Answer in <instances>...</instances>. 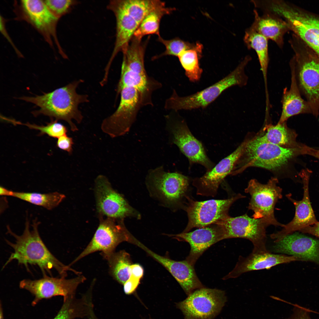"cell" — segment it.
Masks as SVG:
<instances>
[{
    "instance_id": "26",
    "label": "cell",
    "mask_w": 319,
    "mask_h": 319,
    "mask_svg": "<svg viewBox=\"0 0 319 319\" xmlns=\"http://www.w3.org/2000/svg\"><path fill=\"white\" fill-rule=\"evenodd\" d=\"M253 13L254 20L250 27L268 40L274 41L280 48H282L284 36L290 30L286 22L272 13L263 12L260 15L255 9Z\"/></svg>"
},
{
    "instance_id": "6",
    "label": "cell",
    "mask_w": 319,
    "mask_h": 319,
    "mask_svg": "<svg viewBox=\"0 0 319 319\" xmlns=\"http://www.w3.org/2000/svg\"><path fill=\"white\" fill-rule=\"evenodd\" d=\"M272 11L319 57V14L282 0L274 3Z\"/></svg>"
},
{
    "instance_id": "9",
    "label": "cell",
    "mask_w": 319,
    "mask_h": 319,
    "mask_svg": "<svg viewBox=\"0 0 319 319\" xmlns=\"http://www.w3.org/2000/svg\"><path fill=\"white\" fill-rule=\"evenodd\" d=\"M276 177H272L266 184L255 179L250 180L245 192L250 196L248 208L254 212L253 218L262 219L268 225L283 227L284 224L278 222L274 214L275 205L282 198V189L278 185Z\"/></svg>"
},
{
    "instance_id": "35",
    "label": "cell",
    "mask_w": 319,
    "mask_h": 319,
    "mask_svg": "<svg viewBox=\"0 0 319 319\" xmlns=\"http://www.w3.org/2000/svg\"><path fill=\"white\" fill-rule=\"evenodd\" d=\"M12 196L36 205L51 210L58 206L65 198L58 192L42 193L12 191Z\"/></svg>"
},
{
    "instance_id": "42",
    "label": "cell",
    "mask_w": 319,
    "mask_h": 319,
    "mask_svg": "<svg viewBox=\"0 0 319 319\" xmlns=\"http://www.w3.org/2000/svg\"><path fill=\"white\" fill-rule=\"evenodd\" d=\"M6 19L1 15L0 17V30L3 36L11 45L17 56L20 57H23V55L14 44L12 40L7 32L6 29L5 23Z\"/></svg>"
},
{
    "instance_id": "30",
    "label": "cell",
    "mask_w": 319,
    "mask_h": 319,
    "mask_svg": "<svg viewBox=\"0 0 319 319\" xmlns=\"http://www.w3.org/2000/svg\"><path fill=\"white\" fill-rule=\"evenodd\" d=\"M286 121L275 125L269 124L264 128L265 132L261 135L265 140L285 148H295L299 145L296 141L297 134L288 128Z\"/></svg>"
},
{
    "instance_id": "2",
    "label": "cell",
    "mask_w": 319,
    "mask_h": 319,
    "mask_svg": "<svg viewBox=\"0 0 319 319\" xmlns=\"http://www.w3.org/2000/svg\"><path fill=\"white\" fill-rule=\"evenodd\" d=\"M83 81L81 79L75 81L42 95L23 97L19 99L32 103L40 108L33 112L35 115L42 114L54 117L57 121L64 120L68 123L71 131L76 132L79 129L73 120L80 124L83 119L79 105L89 101L87 95L79 94L77 92V87Z\"/></svg>"
},
{
    "instance_id": "28",
    "label": "cell",
    "mask_w": 319,
    "mask_h": 319,
    "mask_svg": "<svg viewBox=\"0 0 319 319\" xmlns=\"http://www.w3.org/2000/svg\"><path fill=\"white\" fill-rule=\"evenodd\" d=\"M243 40L248 48L254 49L257 54L264 80L266 94H268L267 74L269 61L268 39L250 27L245 31Z\"/></svg>"
},
{
    "instance_id": "41",
    "label": "cell",
    "mask_w": 319,
    "mask_h": 319,
    "mask_svg": "<svg viewBox=\"0 0 319 319\" xmlns=\"http://www.w3.org/2000/svg\"><path fill=\"white\" fill-rule=\"evenodd\" d=\"M140 279L131 275L123 285V290L125 294L130 295L134 292L140 281Z\"/></svg>"
},
{
    "instance_id": "5",
    "label": "cell",
    "mask_w": 319,
    "mask_h": 319,
    "mask_svg": "<svg viewBox=\"0 0 319 319\" xmlns=\"http://www.w3.org/2000/svg\"><path fill=\"white\" fill-rule=\"evenodd\" d=\"M297 154L298 148H283L266 141L261 135L256 136L249 139L231 174L241 173L250 167L279 171Z\"/></svg>"
},
{
    "instance_id": "7",
    "label": "cell",
    "mask_w": 319,
    "mask_h": 319,
    "mask_svg": "<svg viewBox=\"0 0 319 319\" xmlns=\"http://www.w3.org/2000/svg\"><path fill=\"white\" fill-rule=\"evenodd\" d=\"M15 19L26 21L43 37L51 47L54 50L56 46L58 52L64 58L67 56L59 43L57 27L59 19L49 10L43 0L15 1L14 4Z\"/></svg>"
},
{
    "instance_id": "8",
    "label": "cell",
    "mask_w": 319,
    "mask_h": 319,
    "mask_svg": "<svg viewBox=\"0 0 319 319\" xmlns=\"http://www.w3.org/2000/svg\"><path fill=\"white\" fill-rule=\"evenodd\" d=\"M99 217V226L90 241L70 266L96 252L101 251V255L108 254L115 251L117 246L122 242H132L134 237L125 227L123 219L101 216Z\"/></svg>"
},
{
    "instance_id": "19",
    "label": "cell",
    "mask_w": 319,
    "mask_h": 319,
    "mask_svg": "<svg viewBox=\"0 0 319 319\" xmlns=\"http://www.w3.org/2000/svg\"><path fill=\"white\" fill-rule=\"evenodd\" d=\"M310 172L303 170L300 173L303 184V196L301 200L297 201L292 198L290 194L286 195L287 197L294 204L295 208V216L288 223L284 224L281 230L271 234L270 237L277 242L286 236L300 231L308 226L312 225L317 221L310 202L309 193Z\"/></svg>"
},
{
    "instance_id": "14",
    "label": "cell",
    "mask_w": 319,
    "mask_h": 319,
    "mask_svg": "<svg viewBox=\"0 0 319 319\" xmlns=\"http://www.w3.org/2000/svg\"><path fill=\"white\" fill-rule=\"evenodd\" d=\"M217 224L222 225L225 239L239 238L249 240L253 244L252 252H267L266 228L269 226L262 219H255L246 214L240 216H229ZM215 223V224H216Z\"/></svg>"
},
{
    "instance_id": "43",
    "label": "cell",
    "mask_w": 319,
    "mask_h": 319,
    "mask_svg": "<svg viewBox=\"0 0 319 319\" xmlns=\"http://www.w3.org/2000/svg\"><path fill=\"white\" fill-rule=\"evenodd\" d=\"M293 312L290 317L285 319H311L307 310L302 307L295 305Z\"/></svg>"
},
{
    "instance_id": "20",
    "label": "cell",
    "mask_w": 319,
    "mask_h": 319,
    "mask_svg": "<svg viewBox=\"0 0 319 319\" xmlns=\"http://www.w3.org/2000/svg\"><path fill=\"white\" fill-rule=\"evenodd\" d=\"M169 235L179 241L189 243L191 250L185 260L193 266L210 247L225 239L224 230L222 225L218 224H213L191 232H183Z\"/></svg>"
},
{
    "instance_id": "16",
    "label": "cell",
    "mask_w": 319,
    "mask_h": 319,
    "mask_svg": "<svg viewBox=\"0 0 319 319\" xmlns=\"http://www.w3.org/2000/svg\"><path fill=\"white\" fill-rule=\"evenodd\" d=\"M95 194L99 216L117 219L127 217L140 219V215L120 194L112 187L108 178L102 175L95 180Z\"/></svg>"
},
{
    "instance_id": "29",
    "label": "cell",
    "mask_w": 319,
    "mask_h": 319,
    "mask_svg": "<svg viewBox=\"0 0 319 319\" xmlns=\"http://www.w3.org/2000/svg\"><path fill=\"white\" fill-rule=\"evenodd\" d=\"M150 38L149 36L144 41L134 37L123 51L122 64L129 71L137 74L147 75L144 66V55L147 45Z\"/></svg>"
},
{
    "instance_id": "10",
    "label": "cell",
    "mask_w": 319,
    "mask_h": 319,
    "mask_svg": "<svg viewBox=\"0 0 319 319\" xmlns=\"http://www.w3.org/2000/svg\"><path fill=\"white\" fill-rule=\"evenodd\" d=\"M121 95L119 106L110 115L102 121V131L111 138L123 136L130 131L142 106L138 91L129 87H123L117 95Z\"/></svg>"
},
{
    "instance_id": "1",
    "label": "cell",
    "mask_w": 319,
    "mask_h": 319,
    "mask_svg": "<svg viewBox=\"0 0 319 319\" xmlns=\"http://www.w3.org/2000/svg\"><path fill=\"white\" fill-rule=\"evenodd\" d=\"M39 222L33 221L32 230L30 229L29 220L27 219L24 230L20 235L13 232L9 226L7 233L15 238L14 243L6 240V243L13 249L3 267L4 268L13 260H17L19 265H24L28 271L29 265L38 266L45 276L48 273L51 276V270L55 269L60 277H66L67 271H71L79 275L81 273L64 264L49 251L41 238L38 230Z\"/></svg>"
},
{
    "instance_id": "23",
    "label": "cell",
    "mask_w": 319,
    "mask_h": 319,
    "mask_svg": "<svg viewBox=\"0 0 319 319\" xmlns=\"http://www.w3.org/2000/svg\"><path fill=\"white\" fill-rule=\"evenodd\" d=\"M301 261L293 256L274 254L267 252H252L248 256H240L234 268L223 278L227 279L237 278L242 274L254 270L269 269L275 266L292 261Z\"/></svg>"
},
{
    "instance_id": "47",
    "label": "cell",
    "mask_w": 319,
    "mask_h": 319,
    "mask_svg": "<svg viewBox=\"0 0 319 319\" xmlns=\"http://www.w3.org/2000/svg\"><path fill=\"white\" fill-rule=\"evenodd\" d=\"M12 191L7 189L3 186L0 187V194L2 196H11Z\"/></svg>"
},
{
    "instance_id": "34",
    "label": "cell",
    "mask_w": 319,
    "mask_h": 319,
    "mask_svg": "<svg viewBox=\"0 0 319 319\" xmlns=\"http://www.w3.org/2000/svg\"><path fill=\"white\" fill-rule=\"evenodd\" d=\"M175 8L166 6L154 10L148 14L139 24L135 31L133 37L139 40L144 36L155 34L160 36V26L161 20L165 15L170 14Z\"/></svg>"
},
{
    "instance_id": "22",
    "label": "cell",
    "mask_w": 319,
    "mask_h": 319,
    "mask_svg": "<svg viewBox=\"0 0 319 319\" xmlns=\"http://www.w3.org/2000/svg\"><path fill=\"white\" fill-rule=\"evenodd\" d=\"M275 243L273 249L276 253L319 263L318 240L294 233L286 236Z\"/></svg>"
},
{
    "instance_id": "24",
    "label": "cell",
    "mask_w": 319,
    "mask_h": 319,
    "mask_svg": "<svg viewBox=\"0 0 319 319\" xmlns=\"http://www.w3.org/2000/svg\"><path fill=\"white\" fill-rule=\"evenodd\" d=\"M108 8L114 13L116 21L114 48L105 70L108 72L116 55L120 52L125 50L129 45L139 24L119 5L116 0L111 1Z\"/></svg>"
},
{
    "instance_id": "21",
    "label": "cell",
    "mask_w": 319,
    "mask_h": 319,
    "mask_svg": "<svg viewBox=\"0 0 319 319\" xmlns=\"http://www.w3.org/2000/svg\"><path fill=\"white\" fill-rule=\"evenodd\" d=\"M137 246L163 265L178 282L188 295L195 290L204 287L195 272L194 266L186 261H178L160 256L149 249L140 242Z\"/></svg>"
},
{
    "instance_id": "32",
    "label": "cell",
    "mask_w": 319,
    "mask_h": 319,
    "mask_svg": "<svg viewBox=\"0 0 319 319\" xmlns=\"http://www.w3.org/2000/svg\"><path fill=\"white\" fill-rule=\"evenodd\" d=\"M203 48L202 45L197 43L191 48L183 51L178 56L185 75L192 82L199 81L203 72L199 63Z\"/></svg>"
},
{
    "instance_id": "40",
    "label": "cell",
    "mask_w": 319,
    "mask_h": 319,
    "mask_svg": "<svg viewBox=\"0 0 319 319\" xmlns=\"http://www.w3.org/2000/svg\"><path fill=\"white\" fill-rule=\"evenodd\" d=\"M74 144L72 138L68 136L66 134L58 138L56 146L59 149L67 152L69 154H71L72 153V147Z\"/></svg>"
},
{
    "instance_id": "17",
    "label": "cell",
    "mask_w": 319,
    "mask_h": 319,
    "mask_svg": "<svg viewBox=\"0 0 319 319\" xmlns=\"http://www.w3.org/2000/svg\"><path fill=\"white\" fill-rule=\"evenodd\" d=\"M166 121L170 142L176 145L191 163L201 165L208 170L211 169L212 164L201 143L193 136L185 122L175 120L170 115L166 116Z\"/></svg>"
},
{
    "instance_id": "11",
    "label": "cell",
    "mask_w": 319,
    "mask_h": 319,
    "mask_svg": "<svg viewBox=\"0 0 319 319\" xmlns=\"http://www.w3.org/2000/svg\"><path fill=\"white\" fill-rule=\"evenodd\" d=\"M227 301L224 291L204 287L196 289L184 300L177 303L185 319H213Z\"/></svg>"
},
{
    "instance_id": "25",
    "label": "cell",
    "mask_w": 319,
    "mask_h": 319,
    "mask_svg": "<svg viewBox=\"0 0 319 319\" xmlns=\"http://www.w3.org/2000/svg\"><path fill=\"white\" fill-rule=\"evenodd\" d=\"M291 74L290 88H284L281 98L282 110L278 123L286 122L290 117L301 114H312L310 106L302 97L296 79L293 64L289 62Z\"/></svg>"
},
{
    "instance_id": "4",
    "label": "cell",
    "mask_w": 319,
    "mask_h": 319,
    "mask_svg": "<svg viewBox=\"0 0 319 319\" xmlns=\"http://www.w3.org/2000/svg\"><path fill=\"white\" fill-rule=\"evenodd\" d=\"M252 60L246 56L236 68L227 76L212 85L194 94L186 96H179L173 90L171 95L165 101L164 107L167 110H191L204 108L214 102L224 91L232 87L246 85L248 77L245 69Z\"/></svg>"
},
{
    "instance_id": "3",
    "label": "cell",
    "mask_w": 319,
    "mask_h": 319,
    "mask_svg": "<svg viewBox=\"0 0 319 319\" xmlns=\"http://www.w3.org/2000/svg\"><path fill=\"white\" fill-rule=\"evenodd\" d=\"M294 55L290 60L301 93L309 104L312 114H319V57L301 39L293 34L289 41Z\"/></svg>"
},
{
    "instance_id": "15",
    "label": "cell",
    "mask_w": 319,
    "mask_h": 319,
    "mask_svg": "<svg viewBox=\"0 0 319 319\" xmlns=\"http://www.w3.org/2000/svg\"><path fill=\"white\" fill-rule=\"evenodd\" d=\"M86 280L85 277L81 275L69 279L64 277L45 275L38 279H23L20 281L19 286L33 295L32 305L35 306L43 299L58 296H62L65 299L75 296L78 286Z\"/></svg>"
},
{
    "instance_id": "44",
    "label": "cell",
    "mask_w": 319,
    "mask_h": 319,
    "mask_svg": "<svg viewBox=\"0 0 319 319\" xmlns=\"http://www.w3.org/2000/svg\"><path fill=\"white\" fill-rule=\"evenodd\" d=\"M298 148V154L309 155L319 160V150L303 144L299 145Z\"/></svg>"
},
{
    "instance_id": "46",
    "label": "cell",
    "mask_w": 319,
    "mask_h": 319,
    "mask_svg": "<svg viewBox=\"0 0 319 319\" xmlns=\"http://www.w3.org/2000/svg\"><path fill=\"white\" fill-rule=\"evenodd\" d=\"M299 231L311 234L319 238V222L304 228Z\"/></svg>"
},
{
    "instance_id": "45",
    "label": "cell",
    "mask_w": 319,
    "mask_h": 319,
    "mask_svg": "<svg viewBox=\"0 0 319 319\" xmlns=\"http://www.w3.org/2000/svg\"><path fill=\"white\" fill-rule=\"evenodd\" d=\"M131 275L141 279L144 274V270L140 264H132L130 267Z\"/></svg>"
},
{
    "instance_id": "31",
    "label": "cell",
    "mask_w": 319,
    "mask_h": 319,
    "mask_svg": "<svg viewBox=\"0 0 319 319\" xmlns=\"http://www.w3.org/2000/svg\"><path fill=\"white\" fill-rule=\"evenodd\" d=\"M102 256L107 261L110 275L123 285L131 275L130 267L132 264L130 255L125 250H121Z\"/></svg>"
},
{
    "instance_id": "33",
    "label": "cell",
    "mask_w": 319,
    "mask_h": 319,
    "mask_svg": "<svg viewBox=\"0 0 319 319\" xmlns=\"http://www.w3.org/2000/svg\"><path fill=\"white\" fill-rule=\"evenodd\" d=\"M117 1L139 25L151 12L165 6V2L157 0H120Z\"/></svg>"
},
{
    "instance_id": "39",
    "label": "cell",
    "mask_w": 319,
    "mask_h": 319,
    "mask_svg": "<svg viewBox=\"0 0 319 319\" xmlns=\"http://www.w3.org/2000/svg\"><path fill=\"white\" fill-rule=\"evenodd\" d=\"M43 1L49 10L59 19L68 13L72 7L77 3L76 1L72 0Z\"/></svg>"
},
{
    "instance_id": "36",
    "label": "cell",
    "mask_w": 319,
    "mask_h": 319,
    "mask_svg": "<svg viewBox=\"0 0 319 319\" xmlns=\"http://www.w3.org/2000/svg\"><path fill=\"white\" fill-rule=\"evenodd\" d=\"M63 301L60 309L53 319H74L89 316V305L84 298L71 297L64 299Z\"/></svg>"
},
{
    "instance_id": "38",
    "label": "cell",
    "mask_w": 319,
    "mask_h": 319,
    "mask_svg": "<svg viewBox=\"0 0 319 319\" xmlns=\"http://www.w3.org/2000/svg\"><path fill=\"white\" fill-rule=\"evenodd\" d=\"M157 40L164 45L165 49L161 54L154 57L153 59L166 56L178 57L183 51L191 48L195 44L185 41L178 38L167 40L160 36L158 37Z\"/></svg>"
},
{
    "instance_id": "27",
    "label": "cell",
    "mask_w": 319,
    "mask_h": 319,
    "mask_svg": "<svg viewBox=\"0 0 319 319\" xmlns=\"http://www.w3.org/2000/svg\"><path fill=\"white\" fill-rule=\"evenodd\" d=\"M120 78L117 88V93L123 87L136 89L139 92L142 106L152 105L153 92L161 88V84L148 75H143L132 72L121 66Z\"/></svg>"
},
{
    "instance_id": "37",
    "label": "cell",
    "mask_w": 319,
    "mask_h": 319,
    "mask_svg": "<svg viewBox=\"0 0 319 319\" xmlns=\"http://www.w3.org/2000/svg\"><path fill=\"white\" fill-rule=\"evenodd\" d=\"M1 118L3 120L14 125H23L27 126L30 129L38 130L40 131L39 135L47 134L49 136L58 138L63 135L66 134L68 130L67 128L62 124L58 123L57 121H51L46 126H38L29 123H23L14 119L9 118L1 116Z\"/></svg>"
},
{
    "instance_id": "18",
    "label": "cell",
    "mask_w": 319,
    "mask_h": 319,
    "mask_svg": "<svg viewBox=\"0 0 319 319\" xmlns=\"http://www.w3.org/2000/svg\"><path fill=\"white\" fill-rule=\"evenodd\" d=\"M248 141V139L242 142L233 152L202 177L193 180V185L196 188L197 194L212 197L216 195L220 184L233 171Z\"/></svg>"
},
{
    "instance_id": "48",
    "label": "cell",
    "mask_w": 319,
    "mask_h": 319,
    "mask_svg": "<svg viewBox=\"0 0 319 319\" xmlns=\"http://www.w3.org/2000/svg\"><path fill=\"white\" fill-rule=\"evenodd\" d=\"M0 319H4L3 308L2 307L1 303L0 304Z\"/></svg>"
},
{
    "instance_id": "13",
    "label": "cell",
    "mask_w": 319,
    "mask_h": 319,
    "mask_svg": "<svg viewBox=\"0 0 319 319\" xmlns=\"http://www.w3.org/2000/svg\"><path fill=\"white\" fill-rule=\"evenodd\" d=\"M146 182L153 194L170 206L178 203L184 196L189 180L179 173L165 171L162 165L149 170Z\"/></svg>"
},
{
    "instance_id": "12",
    "label": "cell",
    "mask_w": 319,
    "mask_h": 319,
    "mask_svg": "<svg viewBox=\"0 0 319 319\" xmlns=\"http://www.w3.org/2000/svg\"><path fill=\"white\" fill-rule=\"evenodd\" d=\"M245 196L238 193L225 199H211L197 201L188 198L185 208L188 218L186 227L183 232H189L194 228H202L215 224L229 216L228 212L232 204Z\"/></svg>"
}]
</instances>
